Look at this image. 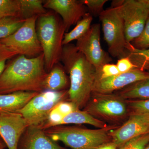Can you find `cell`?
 <instances>
[{
	"label": "cell",
	"mask_w": 149,
	"mask_h": 149,
	"mask_svg": "<svg viewBox=\"0 0 149 149\" xmlns=\"http://www.w3.org/2000/svg\"><path fill=\"white\" fill-rule=\"evenodd\" d=\"M47 74L43 54L33 58L19 55L6 65L0 75V95L42 92Z\"/></svg>",
	"instance_id": "obj_1"
},
{
	"label": "cell",
	"mask_w": 149,
	"mask_h": 149,
	"mask_svg": "<svg viewBox=\"0 0 149 149\" xmlns=\"http://www.w3.org/2000/svg\"><path fill=\"white\" fill-rule=\"evenodd\" d=\"M61 61L70 75L69 101L80 109L93 94L97 70L72 44L63 46Z\"/></svg>",
	"instance_id": "obj_2"
},
{
	"label": "cell",
	"mask_w": 149,
	"mask_h": 149,
	"mask_svg": "<svg viewBox=\"0 0 149 149\" xmlns=\"http://www.w3.org/2000/svg\"><path fill=\"white\" fill-rule=\"evenodd\" d=\"M118 127L116 125H108L104 128L91 129L61 125L45 131L53 141L62 142L72 149H97L112 142L110 131Z\"/></svg>",
	"instance_id": "obj_3"
},
{
	"label": "cell",
	"mask_w": 149,
	"mask_h": 149,
	"mask_svg": "<svg viewBox=\"0 0 149 149\" xmlns=\"http://www.w3.org/2000/svg\"><path fill=\"white\" fill-rule=\"evenodd\" d=\"M36 31L42 49L46 70L49 72L61 61L66 30L62 20L52 13L47 12L37 18Z\"/></svg>",
	"instance_id": "obj_4"
},
{
	"label": "cell",
	"mask_w": 149,
	"mask_h": 149,
	"mask_svg": "<svg viewBox=\"0 0 149 149\" xmlns=\"http://www.w3.org/2000/svg\"><path fill=\"white\" fill-rule=\"evenodd\" d=\"M126 100L118 94L93 93L84 107V111L104 122L117 123L128 114Z\"/></svg>",
	"instance_id": "obj_5"
},
{
	"label": "cell",
	"mask_w": 149,
	"mask_h": 149,
	"mask_svg": "<svg viewBox=\"0 0 149 149\" xmlns=\"http://www.w3.org/2000/svg\"><path fill=\"white\" fill-rule=\"evenodd\" d=\"M68 98L67 90L59 91H44L31 99L18 111L29 125L40 127L47 119L53 109Z\"/></svg>",
	"instance_id": "obj_6"
},
{
	"label": "cell",
	"mask_w": 149,
	"mask_h": 149,
	"mask_svg": "<svg viewBox=\"0 0 149 149\" xmlns=\"http://www.w3.org/2000/svg\"><path fill=\"white\" fill-rule=\"evenodd\" d=\"M104 39L109 52L113 57H124L128 43L126 41L124 22L117 7L111 6L99 15Z\"/></svg>",
	"instance_id": "obj_7"
},
{
	"label": "cell",
	"mask_w": 149,
	"mask_h": 149,
	"mask_svg": "<svg viewBox=\"0 0 149 149\" xmlns=\"http://www.w3.org/2000/svg\"><path fill=\"white\" fill-rule=\"evenodd\" d=\"M111 6L117 7L124 22L126 41L131 43L145 27L149 16V0L113 1Z\"/></svg>",
	"instance_id": "obj_8"
},
{
	"label": "cell",
	"mask_w": 149,
	"mask_h": 149,
	"mask_svg": "<svg viewBox=\"0 0 149 149\" xmlns=\"http://www.w3.org/2000/svg\"><path fill=\"white\" fill-rule=\"evenodd\" d=\"M38 17L26 19L12 35L0 40V44L7 47L17 55L29 58L42 54V49L37 37L36 23Z\"/></svg>",
	"instance_id": "obj_9"
},
{
	"label": "cell",
	"mask_w": 149,
	"mask_h": 149,
	"mask_svg": "<svg viewBox=\"0 0 149 149\" xmlns=\"http://www.w3.org/2000/svg\"><path fill=\"white\" fill-rule=\"evenodd\" d=\"M101 26L97 23L92 25L84 36L77 40L75 47L84 55L97 71L103 65L111 61L109 54L102 47L100 42Z\"/></svg>",
	"instance_id": "obj_10"
},
{
	"label": "cell",
	"mask_w": 149,
	"mask_h": 149,
	"mask_svg": "<svg viewBox=\"0 0 149 149\" xmlns=\"http://www.w3.org/2000/svg\"><path fill=\"white\" fill-rule=\"evenodd\" d=\"M149 133V113L131 112L122 125L110 131L112 142L118 148L137 136Z\"/></svg>",
	"instance_id": "obj_11"
},
{
	"label": "cell",
	"mask_w": 149,
	"mask_h": 149,
	"mask_svg": "<svg viewBox=\"0 0 149 149\" xmlns=\"http://www.w3.org/2000/svg\"><path fill=\"white\" fill-rule=\"evenodd\" d=\"M149 79V72L136 68L128 72L105 78L96 77L93 93L111 94L141 80Z\"/></svg>",
	"instance_id": "obj_12"
},
{
	"label": "cell",
	"mask_w": 149,
	"mask_h": 149,
	"mask_svg": "<svg viewBox=\"0 0 149 149\" xmlns=\"http://www.w3.org/2000/svg\"><path fill=\"white\" fill-rule=\"evenodd\" d=\"M29 125L19 113L0 112V136L8 149H17L20 138Z\"/></svg>",
	"instance_id": "obj_13"
},
{
	"label": "cell",
	"mask_w": 149,
	"mask_h": 149,
	"mask_svg": "<svg viewBox=\"0 0 149 149\" xmlns=\"http://www.w3.org/2000/svg\"><path fill=\"white\" fill-rule=\"evenodd\" d=\"M44 1L45 8L52 10L61 17L66 32L88 13L87 7L80 1L47 0Z\"/></svg>",
	"instance_id": "obj_14"
},
{
	"label": "cell",
	"mask_w": 149,
	"mask_h": 149,
	"mask_svg": "<svg viewBox=\"0 0 149 149\" xmlns=\"http://www.w3.org/2000/svg\"><path fill=\"white\" fill-rule=\"evenodd\" d=\"M17 149H67L53 141L40 127L29 125L22 134Z\"/></svg>",
	"instance_id": "obj_15"
},
{
	"label": "cell",
	"mask_w": 149,
	"mask_h": 149,
	"mask_svg": "<svg viewBox=\"0 0 149 149\" xmlns=\"http://www.w3.org/2000/svg\"><path fill=\"white\" fill-rule=\"evenodd\" d=\"M39 93L20 92L0 95V112L18 113Z\"/></svg>",
	"instance_id": "obj_16"
},
{
	"label": "cell",
	"mask_w": 149,
	"mask_h": 149,
	"mask_svg": "<svg viewBox=\"0 0 149 149\" xmlns=\"http://www.w3.org/2000/svg\"><path fill=\"white\" fill-rule=\"evenodd\" d=\"M68 84V79L64 70L56 64L48 72L43 83V90L53 91H64Z\"/></svg>",
	"instance_id": "obj_17"
},
{
	"label": "cell",
	"mask_w": 149,
	"mask_h": 149,
	"mask_svg": "<svg viewBox=\"0 0 149 149\" xmlns=\"http://www.w3.org/2000/svg\"><path fill=\"white\" fill-rule=\"evenodd\" d=\"M79 109L71 102L64 101L58 104L51 111L45 122L40 126L44 130L58 126L63 118L72 112Z\"/></svg>",
	"instance_id": "obj_18"
},
{
	"label": "cell",
	"mask_w": 149,
	"mask_h": 149,
	"mask_svg": "<svg viewBox=\"0 0 149 149\" xmlns=\"http://www.w3.org/2000/svg\"><path fill=\"white\" fill-rule=\"evenodd\" d=\"M87 124L98 128H102L108 126L106 123L93 117L84 111L77 109L65 116L60 123L59 125L65 124Z\"/></svg>",
	"instance_id": "obj_19"
},
{
	"label": "cell",
	"mask_w": 149,
	"mask_h": 149,
	"mask_svg": "<svg viewBox=\"0 0 149 149\" xmlns=\"http://www.w3.org/2000/svg\"><path fill=\"white\" fill-rule=\"evenodd\" d=\"M118 94L125 100H149V79L133 83L120 90Z\"/></svg>",
	"instance_id": "obj_20"
},
{
	"label": "cell",
	"mask_w": 149,
	"mask_h": 149,
	"mask_svg": "<svg viewBox=\"0 0 149 149\" xmlns=\"http://www.w3.org/2000/svg\"><path fill=\"white\" fill-rule=\"evenodd\" d=\"M93 20V15L88 13L77 22L75 27L69 32L65 33L63 45L69 44L72 41L78 40L86 34L90 29Z\"/></svg>",
	"instance_id": "obj_21"
},
{
	"label": "cell",
	"mask_w": 149,
	"mask_h": 149,
	"mask_svg": "<svg viewBox=\"0 0 149 149\" xmlns=\"http://www.w3.org/2000/svg\"><path fill=\"white\" fill-rule=\"evenodd\" d=\"M19 17L24 20L34 17H39L47 13L41 0H19Z\"/></svg>",
	"instance_id": "obj_22"
},
{
	"label": "cell",
	"mask_w": 149,
	"mask_h": 149,
	"mask_svg": "<svg viewBox=\"0 0 149 149\" xmlns=\"http://www.w3.org/2000/svg\"><path fill=\"white\" fill-rule=\"evenodd\" d=\"M126 49L125 57H128L136 68L144 71L149 70V47L136 49L131 43H128Z\"/></svg>",
	"instance_id": "obj_23"
},
{
	"label": "cell",
	"mask_w": 149,
	"mask_h": 149,
	"mask_svg": "<svg viewBox=\"0 0 149 149\" xmlns=\"http://www.w3.org/2000/svg\"><path fill=\"white\" fill-rule=\"evenodd\" d=\"M26 20L18 17H10L0 19V40L12 35Z\"/></svg>",
	"instance_id": "obj_24"
},
{
	"label": "cell",
	"mask_w": 149,
	"mask_h": 149,
	"mask_svg": "<svg viewBox=\"0 0 149 149\" xmlns=\"http://www.w3.org/2000/svg\"><path fill=\"white\" fill-rule=\"evenodd\" d=\"M19 10V0H0V19L10 17H20Z\"/></svg>",
	"instance_id": "obj_25"
},
{
	"label": "cell",
	"mask_w": 149,
	"mask_h": 149,
	"mask_svg": "<svg viewBox=\"0 0 149 149\" xmlns=\"http://www.w3.org/2000/svg\"><path fill=\"white\" fill-rule=\"evenodd\" d=\"M149 143V133L130 139L118 149H144Z\"/></svg>",
	"instance_id": "obj_26"
},
{
	"label": "cell",
	"mask_w": 149,
	"mask_h": 149,
	"mask_svg": "<svg viewBox=\"0 0 149 149\" xmlns=\"http://www.w3.org/2000/svg\"><path fill=\"white\" fill-rule=\"evenodd\" d=\"M131 43L136 49H143L149 47V16L141 35Z\"/></svg>",
	"instance_id": "obj_27"
},
{
	"label": "cell",
	"mask_w": 149,
	"mask_h": 149,
	"mask_svg": "<svg viewBox=\"0 0 149 149\" xmlns=\"http://www.w3.org/2000/svg\"><path fill=\"white\" fill-rule=\"evenodd\" d=\"M127 102L132 112L149 113V99L144 100H131Z\"/></svg>",
	"instance_id": "obj_28"
},
{
	"label": "cell",
	"mask_w": 149,
	"mask_h": 149,
	"mask_svg": "<svg viewBox=\"0 0 149 149\" xmlns=\"http://www.w3.org/2000/svg\"><path fill=\"white\" fill-rule=\"evenodd\" d=\"M84 4L91 13L94 15H100L104 10L103 8L107 0H82Z\"/></svg>",
	"instance_id": "obj_29"
},
{
	"label": "cell",
	"mask_w": 149,
	"mask_h": 149,
	"mask_svg": "<svg viewBox=\"0 0 149 149\" xmlns=\"http://www.w3.org/2000/svg\"><path fill=\"white\" fill-rule=\"evenodd\" d=\"M120 74L116 64L107 63L103 65L100 70L97 71L96 77L105 78L113 77Z\"/></svg>",
	"instance_id": "obj_30"
},
{
	"label": "cell",
	"mask_w": 149,
	"mask_h": 149,
	"mask_svg": "<svg viewBox=\"0 0 149 149\" xmlns=\"http://www.w3.org/2000/svg\"><path fill=\"white\" fill-rule=\"evenodd\" d=\"M17 55L15 52L0 44V75L5 68L7 61Z\"/></svg>",
	"instance_id": "obj_31"
},
{
	"label": "cell",
	"mask_w": 149,
	"mask_h": 149,
	"mask_svg": "<svg viewBox=\"0 0 149 149\" xmlns=\"http://www.w3.org/2000/svg\"><path fill=\"white\" fill-rule=\"evenodd\" d=\"M116 65L120 73L128 72L136 68V66L127 56L119 58Z\"/></svg>",
	"instance_id": "obj_32"
},
{
	"label": "cell",
	"mask_w": 149,
	"mask_h": 149,
	"mask_svg": "<svg viewBox=\"0 0 149 149\" xmlns=\"http://www.w3.org/2000/svg\"><path fill=\"white\" fill-rule=\"evenodd\" d=\"M97 149H118L116 145L112 142L104 144Z\"/></svg>",
	"instance_id": "obj_33"
},
{
	"label": "cell",
	"mask_w": 149,
	"mask_h": 149,
	"mask_svg": "<svg viewBox=\"0 0 149 149\" xmlns=\"http://www.w3.org/2000/svg\"><path fill=\"white\" fill-rule=\"evenodd\" d=\"M6 148H7V147L6 143L0 136V149H5Z\"/></svg>",
	"instance_id": "obj_34"
},
{
	"label": "cell",
	"mask_w": 149,
	"mask_h": 149,
	"mask_svg": "<svg viewBox=\"0 0 149 149\" xmlns=\"http://www.w3.org/2000/svg\"><path fill=\"white\" fill-rule=\"evenodd\" d=\"M144 149H149V143L147 145Z\"/></svg>",
	"instance_id": "obj_35"
}]
</instances>
